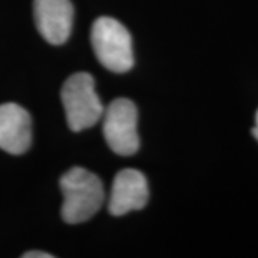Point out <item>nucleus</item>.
<instances>
[{
    "instance_id": "nucleus-4",
    "label": "nucleus",
    "mask_w": 258,
    "mask_h": 258,
    "mask_svg": "<svg viewBox=\"0 0 258 258\" xmlns=\"http://www.w3.org/2000/svg\"><path fill=\"white\" fill-rule=\"evenodd\" d=\"M138 111L134 102L115 99L103 112V135L112 151L122 157L134 155L139 148Z\"/></svg>"
},
{
    "instance_id": "nucleus-6",
    "label": "nucleus",
    "mask_w": 258,
    "mask_h": 258,
    "mask_svg": "<svg viewBox=\"0 0 258 258\" xmlns=\"http://www.w3.org/2000/svg\"><path fill=\"white\" fill-rule=\"evenodd\" d=\"M147 178L137 169H122L112 184L109 212L115 217L144 208L148 203Z\"/></svg>"
},
{
    "instance_id": "nucleus-5",
    "label": "nucleus",
    "mask_w": 258,
    "mask_h": 258,
    "mask_svg": "<svg viewBox=\"0 0 258 258\" xmlns=\"http://www.w3.org/2000/svg\"><path fill=\"white\" fill-rule=\"evenodd\" d=\"M35 22L39 33L50 45L64 43L74 26L71 0H35Z\"/></svg>"
},
{
    "instance_id": "nucleus-3",
    "label": "nucleus",
    "mask_w": 258,
    "mask_h": 258,
    "mask_svg": "<svg viewBox=\"0 0 258 258\" xmlns=\"http://www.w3.org/2000/svg\"><path fill=\"white\" fill-rule=\"evenodd\" d=\"M92 46L98 60L112 72H128L134 66L132 39L128 29L112 18H99L92 26Z\"/></svg>"
},
{
    "instance_id": "nucleus-2",
    "label": "nucleus",
    "mask_w": 258,
    "mask_h": 258,
    "mask_svg": "<svg viewBox=\"0 0 258 258\" xmlns=\"http://www.w3.org/2000/svg\"><path fill=\"white\" fill-rule=\"evenodd\" d=\"M60 96L68 125L74 132L92 128L103 116L105 109L95 91V81L89 74L79 72L68 78Z\"/></svg>"
},
{
    "instance_id": "nucleus-9",
    "label": "nucleus",
    "mask_w": 258,
    "mask_h": 258,
    "mask_svg": "<svg viewBox=\"0 0 258 258\" xmlns=\"http://www.w3.org/2000/svg\"><path fill=\"white\" fill-rule=\"evenodd\" d=\"M252 135H254L255 139L258 141V112H257V116H255V126L252 128Z\"/></svg>"
},
{
    "instance_id": "nucleus-1",
    "label": "nucleus",
    "mask_w": 258,
    "mask_h": 258,
    "mask_svg": "<svg viewBox=\"0 0 258 258\" xmlns=\"http://www.w3.org/2000/svg\"><path fill=\"white\" fill-rule=\"evenodd\" d=\"M63 194L62 218L68 224L91 220L103 204L105 191L102 181L91 171L75 166L60 178Z\"/></svg>"
},
{
    "instance_id": "nucleus-7",
    "label": "nucleus",
    "mask_w": 258,
    "mask_h": 258,
    "mask_svg": "<svg viewBox=\"0 0 258 258\" xmlns=\"http://www.w3.org/2000/svg\"><path fill=\"white\" fill-rule=\"evenodd\" d=\"M32 141V120L26 109L18 103L0 105V149L20 155Z\"/></svg>"
},
{
    "instance_id": "nucleus-8",
    "label": "nucleus",
    "mask_w": 258,
    "mask_h": 258,
    "mask_svg": "<svg viewBox=\"0 0 258 258\" xmlns=\"http://www.w3.org/2000/svg\"><path fill=\"white\" fill-rule=\"evenodd\" d=\"M23 258H53L52 254L49 252H42V251H29L26 254L22 255Z\"/></svg>"
}]
</instances>
